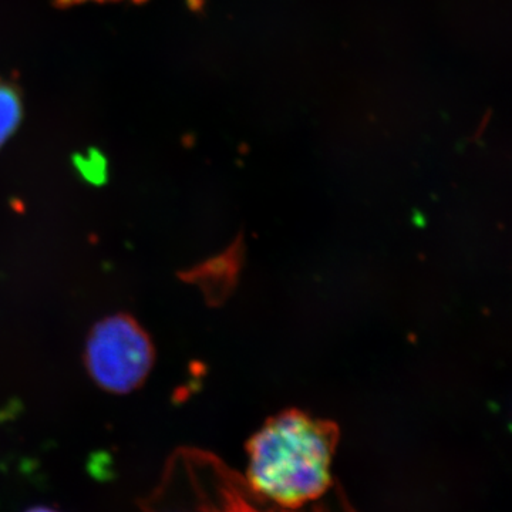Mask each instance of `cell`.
Wrapping results in <instances>:
<instances>
[{
  "label": "cell",
  "instance_id": "1",
  "mask_svg": "<svg viewBox=\"0 0 512 512\" xmlns=\"http://www.w3.org/2000/svg\"><path fill=\"white\" fill-rule=\"evenodd\" d=\"M338 443V427L330 421L301 412L279 414L248 441L245 480L272 503L305 507L335 485L332 464Z\"/></svg>",
  "mask_w": 512,
  "mask_h": 512
},
{
  "label": "cell",
  "instance_id": "2",
  "mask_svg": "<svg viewBox=\"0 0 512 512\" xmlns=\"http://www.w3.org/2000/svg\"><path fill=\"white\" fill-rule=\"evenodd\" d=\"M146 512H359L336 480L325 497L285 508L249 487L244 474L205 451L184 448L171 458L160 491Z\"/></svg>",
  "mask_w": 512,
  "mask_h": 512
},
{
  "label": "cell",
  "instance_id": "3",
  "mask_svg": "<svg viewBox=\"0 0 512 512\" xmlns=\"http://www.w3.org/2000/svg\"><path fill=\"white\" fill-rule=\"evenodd\" d=\"M156 363V348L146 329L128 313H116L93 326L84 348V366L104 392L140 389Z\"/></svg>",
  "mask_w": 512,
  "mask_h": 512
},
{
  "label": "cell",
  "instance_id": "4",
  "mask_svg": "<svg viewBox=\"0 0 512 512\" xmlns=\"http://www.w3.org/2000/svg\"><path fill=\"white\" fill-rule=\"evenodd\" d=\"M16 117H18L16 100L13 99L12 94L0 90V146L12 131Z\"/></svg>",
  "mask_w": 512,
  "mask_h": 512
},
{
  "label": "cell",
  "instance_id": "5",
  "mask_svg": "<svg viewBox=\"0 0 512 512\" xmlns=\"http://www.w3.org/2000/svg\"><path fill=\"white\" fill-rule=\"evenodd\" d=\"M86 2H106V0H57V3L63 6L80 5V3Z\"/></svg>",
  "mask_w": 512,
  "mask_h": 512
},
{
  "label": "cell",
  "instance_id": "6",
  "mask_svg": "<svg viewBox=\"0 0 512 512\" xmlns=\"http://www.w3.org/2000/svg\"><path fill=\"white\" fill-rule=\"evenodd\" d=\"M26 512H57V511L50 510V508H47V507H36V508H32V510H29Z\"/></svg>",
  "mask_w": 512,
  "mask_h": 512
}]
</instances>
